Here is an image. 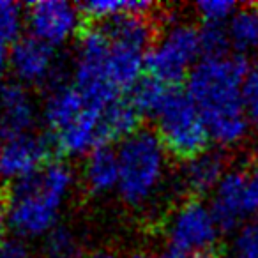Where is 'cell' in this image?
Returning a JSON list of instances; mask_svg holds the SVG:
<instances>
[{
  "mask_svg": "<svg viewBox=\"0 0 258 258\" xmlns=\"http://www.w3.org/2000/svg\"><path fill=\"white\" fill-rule=\"evenodd\" d=\"M247 69L240 55H218L202 57L187 76L186 92L200 110L211 140L221 147L240 144L249 129L242 103Z\"/></svg>",
  "mask_w": 258,
  "mask_h": 258,
  "instance_id": "obj_1",
  "label": "cell"
},
{
  "mask_svg": "<svg viewBox=\"0 0 258 258\" xmlns=\"http://www.w3.org/2000/svg\"><path fill=\"white\" fill-rule=\"evenodd\" d=\"M75 186L71 166L48 161L27 179L13 184L8 197L9 226L23 239L46 237L57 228L58 216Z\"/></svg>",
  "mask_w": 258,
  "mask_h": 258,
  "instance_id": "obj_2",
  "label": "cell"
},
{
  "mask_svg": "<svg viewBox=\"0 0 258 258\" xmlns=\"http://www.w3.org/2000/svg\"><path fill=\"white\" fill-rule=\"evenodd\" d=\"M117 156V193L129 207H145L165 182L168 170V151L165 144L156 131L138 129L120 142Z\"/></svg>",
  "mask_w": 258,
  "mask_h": 258,
  "instance_id": "obj_3",
  "label": "cell"
},
{
  "mask_svg": "<svg viewBox=\"0 0 258 258\" xmlns=\"http://www.w3.org/2000/svg\"><path fill=\"white\" fill-rule=\"evenodd\" d=\"M154 120L156 135L161 138L170 154L191 159L207 151L211 140L207 125L187 92L170 90Z\"/></svg>",
  "mask_w": 258,
  "mask_h": 258,
  "instance_id": "obj_4",
  "label": "cell"
},
{
  "mask_svg": "<svg viewBox=\"0 0 258 258\" xmlns=\"http://www.w3.org/2000/svg\"><path fill=\"white\" fill-rule=\"evenodd\" d=\"M202 55L200 30L189 23L172 20L149 50L147 73L166 87L177 85L189 76Z\"/></svg>",
  "mask_w": 258,
  "mask_h": 258,
  "instance_id": "obj_5",
  "label": "cell"
},
{
  "mask_svg": "<svg viewBox=\"0 0 258 258\" xmlns=\"http://www.w3.org/2000/svg\"><path fill=\"white\" fill-rule=\"evenodd\" d=\"M110 41L104 30L89 29L80 36L73 66V85L94 108L104 110L120 99V90L111 83L108 73Z\"/></svg>",
  "mask_w": 258,
  "mask_h": 258,
  "instance_id": "obj_6",
  "label": "cell"
},
{
  "mask_svg": "<svg viewBox=\"0 0 258 258\" xmlns=\"http://www.w3.org/2000/svg\"><path fill=\"white\" fill-rule=\"evenodd\" d=\"M219 226L211 205L200 200H187L172 212L166 223L168 247L182 256L209 251L216 242Z\"/></svg>",
  "mask_w": 258,
  "mask_h": 258,
  "instance_id": "obj_7",
  "label": "cell"
},
{
  "mask_svg": "<svg viewBox=\"0 0 258 258\" xmlns=\"http://www.w3.org/2000/svg\"><path fill=\"white\" fill-rule=\"evenodd\" d=\"M83 13L68 0H39L27 6L25 27L29 36L51 48H60L80 34Z\"/></svg>",
  "mask_w": 258,
  "mask_h": 258,
  "instance_id": "obj_8",
  "label": "cell"
},
{
  "mask_svg": "<svg viewBox=\"0 0 258 258\" xmlns=\"http://www.w3.org/2000/svg\"><path fill=\"white\" fill-rule=\"evenodd\" d=\"M9 69L23 87H55L60 83L62 64L57 50L34 37L18 39L9 50Z\"/></svg>",
  "mask_w": 258,
  "mask_h": 258,
  "instance_id": "obj_9",
  "label": "cell"
},
{
  "mask_svg": "<svg viewBox=\"0 0 258 258\" xmlns=\"http://www.w3.org/2000/svg\"><path fill=\"white\" fill-rule=\"evenodd\" d=\"M51 145L39 135L6 137L0 142V180L16 184L48 163Z\"/></svg>",
  "mask_w": 258,
  "mask_h": 258,
  "instance_id": "obj_10",
  "label": "cell"
},
{
  "mask_svg": "<svg viewBox=\"0 0 258 258\" xmlns=\"http://www.w3.org/2000/svg\"><path fill=\"white\" fill-rule=\"evenodd\" d=\"M211 211L218 221L219 230H239L247 218L246 207V172H226L223 180L212 193Z\"/></svg>",
  "mask_w": 258,
  "mask_h": 258,
  "instance_id": "obj_11",
  "label": "cell"
},
{
  "mask_svg": "<svg viewBox=\"0 0 258 258\" xmlns=\"http://www.w3.org/2000/svg\"><path fill=\"white\" fill-rule=\"evenodd\" d=\"M41 111L29 89L20 83L4 87L0 97V127L4 137L32 133Z\"/></svg>",
  "mask_w": 258,
  "mask_h": 258,
  "instance_id": "obj_12",
  "label": "cell"
},
{
  "mask_svg": "<svg viewBox=\"0 0 258 258\" xmlns=\"http://www.w3.org/2000/svg\"><path fill=\"white\" fill-rule=\"evenodd\" d=\"M90 104L75 85L58 83L51 87L41 108V117L53 137L71 127L87 111Z\"/></svg>",
  "mask_w": 258,
  "mask_h": 258,
  "instance_id": "obj_13",
  "label": "cell"
},
{
  "mask_svg": "<svg viewBox=\"0 0 258 258\" xmlns=\"http://www.w3.org/2000/svg\"><path fill=\"white\" fill-rule=\"evenodd\" d=\"M225 175V156L216 151H204L195 158L186 159L180 172V184L193 195H207L214 193Z\"/></svg>",
  "mask_w": 258,
  "mask_h": 258,
  "instance_id": "obj_14",
  "label": "cell"
},
{
  "mask_svg": "<svg viewBox=\"0 0 258 258\" xmlns=\"http://www.w3.org/2000/svg\"><path fill=\"white\" fill-rule=\"evenodd\" d=\"M83 184L94 195H106L118 187V156L111 147H99L87 156Z\"/></svg>",
  "mask_w": 258,
  "mask_h": 258,
  "instance_id": "obj_15",
  "label": "cell"
},
{
  "mask_svg": "<svg viewBox=\"0 0 258 258\" xmlns=\"http://www.w3.org/2000/svg\"><path fill=\"white\" fill-rule=\"evenodd\" d=\"M230 46L242 57L258 50V8H239L226 23Z\"/></svg>",
  "mask_w": 258,
  "mask_h": 258,
  "instance_id": "obj_16",
  "label": "cell"
},
{
  "mask_svg": "<svg viewBox=\"0 0 258 258\" xmlns=\"http://www.w3.org/2000/svg\"><path fill=\"white\" fill-rule=\"evenodd\" d=\"M142 115L135 110L129 99H117L104 110L103 113V129L106 144L110 142H124L127 137L137 133Z\"/></svg>",
  "mask_w": 258,
  "mask_h": 258,
  "instance_id": "obj_17",
  "label": "cell"
},
{
  "mask_svg": "<svg viewBox=\"0 0 258 258\" xmlns=\"http://www.w3.org/2000/svg\"><path fill=\"white\" fill-rule=\"evenodd\" d=\"M154 8L156 6L152 2H140V0H94L80 6L83 16L97 20L101 23L127 15L149 16Z\"/></svg>",
  "mask_w": 258,
  "mask_h": 258,
  "instance_id": "obj_18",
  "label": "cell"
},
{
  "mask_svg": "<svg viewBox=\"0 0 258 258\" xmlns=\"http://www.w3.org/2000/svg\"><path fill=\"white\" fill-rule=\"evenodd\" d=\"M172 90V87H166L165 83L158 82V80L151 78H142L133 89L129 90V101L135 106V110L144 117H156V113L159 111V108L163 106L166 96Z\"/></svg>",
  "mask_w": 258,
  "mask_h": 258,
  "instance_id": "obj_19",
  "label": "cell"
},
{
  "mask_svg": "<svg viewBox=\"0 0 258 258\" xmlns=\"http://www.w3.org/2000/svg\"><path fill=\"white\" fill-rule=\"evenodd\" d=\"M25 27L23 8L11 0H0V48L13 46L22 39V30Z\"/></svg>",
  "mask_w": 258,
  "mask_h": 258,
  "instance_id": "obj_20",
  "label": "cell"
},
{
  "mask_svg": "<svg viewBox=\"0 0 258 258\" xmlns=\"http://www.w3.org/2000/svg\"><path fill=\"white\" fill-rule=\"evenodd\" d=\"M46 258H82V246L75 232L66 226H57L44 237Z\"/></svg>",
  "mask_w": 258,
  "mask_h": 258,
  "instance_id": "obj_21",
  "label": "cell"
},
{
  "mask_svg": "<svg viewBox=\"0 0 258 258\" xmlns=\"http://www.w3.org/2000/svg\"><path fill=\"white\" fill-rule=\"evenodd\" d=\"M237 4L230 0H202L195 4L197 16L204 25H226L237 13Z\"/></svg>",
  "mask_w": 258,
  "mask_h": 258,
  "instance_id": "obj_22",
  "label": "cell"
},
{
  "mask_svg": "<svg viewBox=\"0 0 258 258\" xmlns=\"http://www.w3.org/2000/svg\"><path fill=\"white\" fill-rule=\"evenodd\" d=\"M232 251L237 258H258V219L244 223L235 230Z\"/></svg>",
  "mask_w": 258,
  "mask_h": 258,
  "instance_id": "obj_23",
  "label": "cell"
},
{
  "mask_svg": "<svg viewBox=\"0 0 258 258\" xmlns=\"http://www.w3.org/2000/svg\"><path fill=\"white\" fill-rule=\"evenodd\" d=\"M200 41L204 57L226 55L230 46L226 25H204L200 29Z\"/></svg>",
  "mask_w": 258,
  "mask_h": 258,
  "instance_id": "obj_24",
  "label": "cell"
},
{
  "mask_svg": "<svg viewBox=\"0 0 258 258\" xmlns=\"http://www.w3.org/2000/svg\"><path fill=\"white\" fill-rule=\"evenodd\" d=\"M242 103L247 118L258 124V60L247 69L242 87Z\"/></svg>",
  "mask_w": 258,
  "mask_h": 258,
  "instance_id": "obj_25",
  "label": "cell"
},
{
  "mask_svg": "<svg viewBox=\"0 0 258 258\" xmlns=\"http://www.w3.org/2000/svg\"><path fill=\"white\" fill-rule=\"evenodd\" d=\"M246 207L247 214H258V165L246 172Z\"/></svg>",
  "mask_w": 258,
  "mask_h": 258,
  "instance_id": "obj_26",
  "label": "cell"
},
{
  "mask_svg": "<svg viewBox=\"0 0 258 258\" xmlns=\"http://www.w3.org/2000/svg\"><path fill=\"white\" fill-rule=\"evenodd\" d=\"M0 258H29V251L22 240L6 239L0 240Z\"/></svg>",
  "mask_w": 258,
  "mask_h": 258,
  "instance_id": "obj_27",
  "label": "cell"
},
{
  "mask_svg": "<svg viewBox=\"0 0 258 258\" xmlns=\"http://www.w3.org/2000/svg\"><path fill=\"white\" fill-rule=\"evenodd\" d=\"M9 228V209H8V198L0 197V240H4L6 230Z\"/></svg>",
  "mask_w": 258,
  "mask_h": 258,
  "instance_id": "obj_28",
  "label": "cell"
},
{
  "mask_svg": "<svg viewBox=\"0 0 258 258\" xmlns=\"http://www.w3.org/2000/svg\"><path fill=\"white\" fill-rule=\"evenodd\" d=\"M9 68V53L6 48H0V78L4 75V71Z\"/></svg>",
  "mask_w": 258,
  "mask_h": 258,
  "instance_id": "obj_29",
  "label": "cell"
},
{
  "mask_svg": "<svg viewBox=\"0 0 258 258\" xmlns=\"http://www.w3.org/2000/svg\"><path fill=\"white\" fill-rule=\"evenodd\" d=\"M158 258H184V256H182V254L177 253V251H173V249H170V247H168V249H166L165 253L159 254Z\"/></svg>",
  "mask_w": 258,
  "mask_h": 258,
  "instance_id": "obj_30",
  "label": "cell"
},
{
  "mask_svg": "<svg viewBox=\"0 0 258 258\" xmlns=\"http://www.w3.org/2000/svg\"><path fill=\"white\" fill-rule=\"evenodd\" d=\"M184 258H218L214 253L211 251H204V253H195V254H189V256H184Z\"/></svg>",
  "mask_w": 258,
  "mask_h": 258,
  "instance_id": "obj_31",
  "label": "cell"
},
{
  "mask_svg": "<svg viewBox=\"0 0 258 258\" xmlns=\"http://www.w3.org/2000/svg\"><path fill=\"white\" fill-rule=\"evenodd\" d=\"M87 258H117V256L111 254V253H108V251H97V253L90 254V256H87Z\"/></svg>",
  "mask_w": 258,
  "mask_h": 258,
  "instance_id": "obj_32",
  "label": "cell"
},
{
  "mask_svg": "<svg viewBox=\"0 0 258 258\" xmlns=\"http://www.w3.org/2000/svg\"><path fill=\"white\" fill-rule=\"evenodd\" d=\"M127 258H151L147 253H144V251H135V253H131Z\"/></svg>",
  "mask_w": 258,
  "mask_h": 258,
  "instance_id": "obj_33",
  "label": "cell"
},
{
  "mask_svg": "<svg viewBox=\"0 0 258 258\" xmlns=\"http://www.w3.org/2000/svg\"><path fill=\"white\" fill-rule=\"evenodd\" d=\"M2 137H4V133H2V127H0V138H2Z\"/></svg>",
  "mask_w": 258,
  "mask_h": 258,
  "instance_id": "obj_34",
  "label": "cell"
},
{
  "mask_svg": "<svg viewBox=\"0 0 258 258\" xmlns=\"http://www.w3.org/2000/svg\"><path fill=\"white\" fill-rule=\"evenodd\" d=\"M232 258H237V256H232Z\"/></svg>",
  "mask_w": 258,
  "mask_h": 258,
  "instance_id": "obj_35",
  "label": "cell"
}]
</instances>
